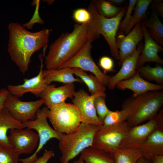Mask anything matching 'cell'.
<instances>
[{
  "label": "cell",
  "instance_id": "6da1fadb",
  "mask_svg": "<svg viewBox=\"0 0 163 163\" xmlns=\"http://www.w3.org/2000/svg\"><path fill=\"white\" fill-rule=\"evenodd\" d=\"M8 28L9 32L8 52L11 60L20 72L24 74L28 70L33 53L46 47L50 30L44 29L31 32L17 22L10 23Z\"/></svg>",
  "mask_w": 163,
  "mask_h": 163
},
{
  "label": "cell",
  "instance_id": "7a4b0ae2",
  "mask_svg": "<svg viewBox=\"0 0 163 163\" xmlns=\"http://www.w3.org/2000/svg\"><path fill=\"white\" fill-rule=\"evenodd\" d=\"M88 23L75 24L72 32L63 33L51 44L45 56L46 69H59L79 51L87 41Z\"/></svg>",
  "mask_w": 163,
  "mask_h": 163
},
{
  "label": "cell",
  "instance_id": "3957f363",
  "mask_svg": "<svg viewBox=\"0 0 163 163\" xmlns=\"http://www.w3.org/2000/svg\"><path fill=\"white\" fill-rule=\"evenodd\" d=\"M163 104V91H149L136 96L133 94L124 101L122 109L127 116L131 127L154 118Z\"/></svg>",
  "mask_w": 163,
  "mask_h": 163
},
{
  "label": "cell",
  "instance_id": "277c9868",
  "mask_svg": "<svg viewBox=\"0 0 163 163\" xmlns=\"http://www.w3.org/2000/svg\"><path fill=\"white\" fill-rule=\"evenodd\" d=\"M127 7H123L116 16L107 18L101 15L97 10L91 1L88 11L91 15L88 23L87 39L92 43L102 35L108 43L112 56L116 59H120L119 51L117 48L116 39L118 27Z\"/></svg>",
  "mask_w": 163,
  "mask_h": 163
},
{
  "label": "cell",
  "instance_id": "5b68a950",
  "mask_svg": "<svg viewBox=\"0 0 163 163\" xmlns=\"http://www.w3.org/2000/svg\"><path fill=\"white\" fill-rule=\"evenodd\" d=\"M101 126L81 123L74 131L63 134L59 140L61 163H69L86 148L91 146L94 136Z\"/></svg>",
  "mask_w": 163,
  "mask_h": 163
},
{
  "label": "cell",
  "instance_id": "8992f818",
  "mask_svg": "<svg viewBox=\"0 0 163 163\" xmlns=\"http://www.w3.org/2000/svg\"><path fill=\"white\" fill-rule=\"evenodd\" d=\"M49 109L46 106L39 109L36 113V118L24 124L26 128L36 131L39 137L38 147L35 152L30 157L19 159L22 163H32L37 158V155L44 146L51 139L55 138L60 140L64 134L59 133L52 128L48 122V113Z\"/></svg>",
  "mask_w": 163,
  "mask_h": 163
},
{
  "label": "cell",
  "instance_id": "52a82bcc",
  "mask_svg": "<svg viewBox=\"0 0 163 163\" xmlns=\"http://www.w3.org/2000/svg\"><path fill=\"white\" fill-rule=\"evenodd\" d=\"M48 118L53 129L62 134L74 131L82 123L77 108L73 104L66 102L49 109Z\"/></svg>",
  "mask_w": 163,
  "mask_h": 163
},
{
  "label": "cell",
  "instance_id": "ba28073f",
  "mask_svg": "<svg viewBox=\"0 0 163 163\" xmlns=\"http://www.w3.org/2000/svg\"><path fill=\"white\" fill-rule=\"evenodd\" d=\"M131 128L126 121L101 126L94 136L91 146L112 154L119 149L120 143Z\"/></svg>",
  "mask_w": 163,
  "mask_h": 163
},
{
  "label": "cell",
  "instance_id": "9c48e42d",
  "mask_svg": "<svg viewBox=\"0 0 163 163\" xmlns=\"http://www.w3.org/2000/svg\"><path fill=\"white\" fill-rule=\"evenodd\" d=\"M163 128V109L153 118L131 127L120 143L119 148H136L155 130Z\"/></svg>",
  "mask_w": 163,
  "mask_h": 163
},
{
  "label": "cell",
  "instance_id": "30bf717a",
  "mask_svg": "<svg viewBox=\"0 0 163 163\" xmlns=\"http://www.w3.org/2000/svg\"><path fill=\"white\" fill-rule=\"evenodd\" d=\"M91 42L87 41L79 51L72 58L63 64L59 69L69 67L78 68L88 71L96 76L106 86H107L111 76L102 72L94 61L91 55Z\"/></svg>",
  "mask_w": 163,
  "mask_h": 163
},
{
  "label": "cell",
  "instance_id": "8fae6325",
  "mask_svg": "<svg viewBox=\"0 0 163 163\" xmlns=\"http://www.w3.org/2000/svg\"><path fill=\"white\" fill-rule=\"evenodd\" d=\"M44 102L42 99L35 101H22L8 91L4 106L11 117L24 123L35 119L37 111Z\"/></svg>",
  "mask_w": 163,
  "mask_h": 163
},
{
  "label": "cell",
  "instance_id": "7c38bea8",
  "mask_svg": "<svg viewBox=\"0 0 163 163\" xmlns=\"http://www.w3.org/2000/svg\"><path fill=\"white\" fill-rule=\"evenodd\" d=\"M101 95L106 96V94L104 92L90 95L83 89L75 92L72 102L79 113L82 123L102 126L103 122L97 115L94 104L95 97Z\"/></svg>",
  "mask_w": 163,
  "mask_h": 163
},
{
  "label": "cell",
  "instance_id": "4fadbf2b",
  "mask_svg": "<svg viewBox=\"0 0 163 163\" xmlns=\"http://www.w3.org/2000/svg\"><path fill=\"white\" fill-rule=\"evenodd\" d=\"M9 142L13 150L19 155L29 154L37 148L39 141L37 133L27 128L15 129L9 131Z\"/></svg>",
  "mask_w": 163,
  "mask_h": 163
},
{
  "label": "cell",
  "instance_id": "5bb4252c",
  "mask_svg": "<svg viewBox=\"0 0 163 163\" xmlns=\"http://www.w3.org/2000/svg\"><path fill=\"white\" fill-rule=\"evenodd\" d=\"M143 38L141 21L137 23L127 35H119L116 38V45L120 57L118 63L120 66L126 58L135 51L137 45Z\"/></svg>",
  "mask_w": 163,
  "mask_h": 163
},
{
  "label": "cell",
  "instance_id": "9a60e30c",
  "mask_svg": "<svg viewBox=\"0 0 163 163\" xmlns=\"http://www.w3.org/2000/svg\"><path fill=\"white\" fill-rule=\"evenodd\" d=\"M41 65L38 74L31 78H24V83L18 85H9L7 90L11 94L17 97H22L27 92H30L37 97L49 85L46 82L43 73V59H40Z\"/></svg>",
  "mask_w": 163,
  "mask_h": 163
},
{
  "label": "cell",
  "instance_id": "2e32d148",
  "mask_svg": "<svg viewBox=\"0 0 163 163\" xmlns=\"http://www.w3.org/2000/svg\"><path fill=\"white\" fill-rule=\"evenodd\" d=\"M75 92L74 83L65 84L57 87L54 84L50 85L39 97L44 100V104L50 109L65 103L68 98L72 99Z\"/></svg>",
  "mask_w": 163,
  "mask_h": 163
},
{
  "label": "cell",
  "instance_id": "e0dca14e",
  "mask_svg": "<svg viewBox=\"0 0 163 163\" xmlns=\"http://www.w3.org/2000/svg\"><path fill=\"white\" fill-rule=\"evenodd\" d=\"M143 46V43H139L135 51L124 60L119 72L115 75L111 76L107 86L109 89H113L118 82L129 78L136 74L138 59Z\"/></svg>",
  "mask_w": 163,
  "mask_h": 163
},
{
  "label": "cell",
  "instance_id": "ac0fdd59",
  "mask_svg": "<svg viewBox=\"0 0 163 163\" xmlns=\"http://www.w3.org/2000/svg\"><path fill=\"white\" fill-rule=\"evenodd\" d=\"M142 25L144 44L138 59L136 68L143 66L147 62H156L162 64L163 60L159 56L158 53L163 51V48L149 35L144 25L142 23Z\"/></svg>",
  "mask_w": 163,
  "mask_h": 163
},
{
  "label": "cell",
  "instance_id": "d6986e66",
  "mask_svg": "<svg viewBox=\"0 0 163 163\" xmlns=\"http://www.w3.org/2000/svg\"><path fill=\"white\" fill-rule=\"evenodd\" d=\"M115 87L123 90H131L133 92V95L135 96L149 91H161L163 89V86L161 85L150 83L143 79L137 71L133 76L120 81Z\"/></svg>",
  "mask_w": 163,
  "mask_h": 163
},
{
  "label": "cell",
  "instance_id": "ffe728a7",
  "mask_svg": "<svg viewBox=\"0 0 163 163\" xmlns=\"http://www.w3.org/2000/svg\"><path fill=\"white\" fill-rule=\"evenodd\" d=\"M136 148L149 160L154 155H163V128L154 131Z\"/></svg>",
  "mask_w": 163,
  "mask_h": 163
},
{
  "label": "cell",
  "instance_id": "44dd1931",
  "mask_svg": "<svg viewBox=\"0 0 163 163\" xmlns=\"http://www.w3.org/2000/svg\"><path fill=\"white\" fill-rule=\"evenodd\" d=\"M25 128L24 124L14 119L4 107L0 114V147L12 149L8 141V131L12 129Z\"/></svg>",
  "mask_w": 163,
  "mask_h": 163
},
{
  "label": "cell",
  "instance_id": "7402d4cb",
  "mask_svg": "<svg viewBox=\"0 0 163 163\" xmlns=\"http://www.w3.org/2000/svg\"><path fill=\"white\" fill-rule=\"evenodd\" d=\"M43 73L46 82L48 85L53 82H61L65 84L75 82L83 83L80 79L74 77L72 68L46 69L43 70Z\"/></svg>",
  "mask_w": 163,
  "mask_h": 163
},
{
  "label": "cell",
  "instance_id": "603a6c76",
  "mask_svg": "<svg viewBox=\"0 0 163 163\" xmlns=\"http://www.w3.org/2000/svg\"><path fill=\"white\" fill-rule=\"evenodd\" d=\"M152 10L150 18L148 20H143L141 22L145 26L151 37L162 47L163 46V25L152 6Z\"/></svg>",
  "mask_w": 163,
  "mask_h": 163
},
{
  "label": "cell",
  "instance_id": "cb8c5ba5",
  "mask_svg": "<svg viewBox=\"0 0 163 163\" xmlns=\"http://www.w3.org/2000/svg\"><path fill=\"white\" fill-rule=\"evenodd\" d=\"M80 154V157L85 163H115L111 154L91 146Z\"/></svg>",
  "mask_w": 163,
  "mask_h": 163
},
{
  "label": "cell",
  "instance_id": "d4e9b609",
  "mask_svg": "<svg viewBox=\"0 0 163 163\" xmlns=\"http://www.w3.org/2000/svg\"><path fill=\"white\" fill-rule=\"evenodd\" d=\"M73 74L78 76L87 86L91 95L105 92L106 86L92 74L88 75L78 68H72Z\"/></svg>",
  "mask_w": 163,
  "mask_h": 163
},
{
  "label": "cell",
  "instance_id": "484cf974",
  "mask_svg": "<svg viewBox=\"0 0 163 163\" xmlns=\"http://www.w3.org/2000/svg\"><path fill=\"white\" fill-rule=\"evenodd\" d=\"M112 155L115 163H137L143 157L137 148H119Z\"/></svg>",
  "mask_w": 163,
  "mask_h": 163
},
{
  "label": "cell",
  "instance_id": "4316f807",
  "mask_svg": "<svg viewBox=\"0 0 163 163\" xmlns=\"http://www.w3.org/2000/svg\"><path fill=\"white\" fill-rule=\"evenodd\" d=\"M152 2V0H137L131 21L124 33L127 34L137 23L143 20H145L147 10Z\"/></svg>",
  "mask_w": 163,
  "mask_h": 163
},
{
  "label": "cell",
  "instance_id": "83f0119b",
  "mask_svg": "<svg viewBox=\"0 0 163 163\" xmlns=\"http://www.w3.org/2000/svg\"><path fill=\"white\" fill-rule=\"evenodd\" d=\"M91 2L97 11L107 18L116 16L120 12L122 8L113 5L108 1L94 0Z\"/></svg>",
  "mask_w": 163,
  "mask_h": 163
},
{
  "label": "cell",
  "instance_id": "f1b7e54d",
  "mask_svg": "<svg viewBox=\"0 0 163 163\" xmlns=\"http://www.w3.org/2000/svg\"><path fill=\"white\" fill-rule=\"evenodd\" d=\"M140 76L160 84L163 83V68L159 65L152 67L148 65L136 68Z\"/></svg>",
  "mask_w": 163,
  "mask_h": 163
},
{
  "label": "cell",
  "instance_id": "f546056e",
  "mask_svg": "<svg viewBox=\"0 0 163 163\" xmlns=\"http://www.w3.org/2000/svg\"><path fill=\"white\" fill-rule=\"evenodd\" d=\"M127 114L122 109L120 110L113 111L110 110L103 121V126H107L126 121Z\"/></svg>",
  "mask_w": 163,
  "mask_h": 163
},
{
  "label": "cell",
  "instance_id": "4dcf8cb0",
  "mask_svg": "<svg viewBox=\"0 0 163 163\" xmlns=\"http://www.w3.org/2000/svg\"><path fill=\"white\" fill-rule=\"evenodd\" d=\"M137 0H129L125 15L123 21L120 22L118 28L119 35L123 34L131 21L132 14Z\"/></svg>",
  "mask_w": 163,
  "mask_h": 163
},
{
  "label": "cell",
  "instance_id": "1f68e13d",
  "mask_svg": "<svg viewBox=\"0 0 163 163\" xmlns=\"http://www.w3.org/2000/svg\"><path fill=\"white\" fill-rule=\"evenodd\" d=\"M106 96H99L95 97L94 101V106L97 115L100 120L103 121L110 110L105 103Z\"/></svg>",
  "mask_w": 163,
  "mask_h": 163
},
{
  "label": "cell",
  "instance_id": "d6a6232c",
  "mask_svg": "<svg viewBox=\"0 0 163 163\" xmlns=\"http://www.w3.org/2000/svg\"><path fill=\"white\" fill-rule=\"evenodd\" d=\"M19 155L12 149L0 147V163H18Z\"/></svg>",
  "mask_w": 163,
  "mask_h": 163
},
{
  "label": "cell",
  "instance_id": "836d02e7",
  "mask_svg": "<svg viewBox=\"0 0 163 163\" xmlns=\"http://www.w3.org/2000/svg\"><path fill=\"white\" fill-rule=\"evenodd\" d=\"M72 17L74 21L79 24L88 23L91 19L89 11L83 8H78L74 11Z\"/></svg>",
  "mask_w": 163,
  "mask_h": 163
},
{
  "label": "cell",
  "instance_id": "e575fe53",
  "mask_svg": "<svg viewBox=\"0 0 163 163\" xmlns=\"http://www.w3.org/2000/svg\"><path fill=\"white\" fill-rule=\"evenodd\" d=\"M98 65L104 72H115L113 69L114 62L112 58L107 56L101 57L98 61Z\"/></svg>",
  "mask_w": 163,
  "mask_h": 163
},
{
  "label": "cell",
  "instance_id": "d590c367",
  "mask_svg": "<svg viewBox=\"0 0 163 163\" xmlns=\"http://www.w3.org/2000/svg\"><path fill=\"white\" fill-rule=\"evenodd\" d=\"M54 152L52 150H46L43 155L32 163H47L49 160L54 156Z\"/></svg>",
  "mask_w": 163,
  "mask_h": 163
},
{
  "label": "cell",
  "instance_id": "8d00e7d4",
  "mask_svg": "<svg viewBox=\"0 0 163 163\" xmlns=\"http://www.w3.org/2000/svg\"><path fill=\"white\" fill-rule=\"evenodd\" d=\"M157 14L163 17V3L161 0L154 1L152 5Z\"/></svg>",
  "mask_w": 163,
  "mask_h": 163
},
{
  "label": "cell",
  "instance_id": "74e56055",
  "mask_svg": "<svg viewBox=\"0 0 163 163\" xmlns=\"http://www.w3.org/2000/svg\"><path fill=\"white\" fill-rule=\"evenodd\" d=\"M8 91L7 89L2 88L0 90V114L4 107V104L7 96Z\"/></svg>",
  "mask_w": 163,
  "mask_h": 163
},
{
  "label": "cell",
  "instance_id": "f35d334b",
  "mask_svg": "<svg viewBox=\"0 0 163 163\" xmlns=\"http://www.w3.org/2000/svg\"><path fill=\"white\" fill-rule=\"evenodd\" d=\"M149 160H151V163H163V155H154Z\"/></svg>",
  "mask_w": 163,
  "mask_h": 163
},
{
  "label": "cell",
  "instance_id": "ab89813d",
  "mask_svg": "<svg viewBox=\"0 0 163 163\" xmlns=\"http://www.w3.org/2000/svg\"><path fill=\"white\" fill-rule=\"evenodd\" d=\"M113 5H120L123 4L125 2L124 0H108Z\"/></svg>",
  "mask_w": 163,
  "mask_h": 163
},
{
  "label": "cell",
  "instance_id": "60d3db41",
  "mask_svg": "<svg viewBox=\"0 0 163 163\" xmlns=\"http://www.w3.org/2000/svg\"><path fill=\"white\" fill-rule=\"evenodd\" d=\"M137 163H150L149 160L143 157H141Z\"/></svg>",
  "mask_w": 163,
  "mask_h": 163
},
{
  "label": "cell",
  "instance_id": "b9f144b4",
  "mask_svg": "<svg viewBox=\"0 0 163 163\" xmlns=\"http://www.w3.org/2000/svg\"><path fill=\"white\" fill-rule=\"evenodd\" d=\"M73 163H85L83 160L82 158L80 157V158L77 160L75 161Z\"/></svg>",
  "mask_w": 163,
  "mask_h": 163
}]
</instances>
